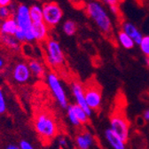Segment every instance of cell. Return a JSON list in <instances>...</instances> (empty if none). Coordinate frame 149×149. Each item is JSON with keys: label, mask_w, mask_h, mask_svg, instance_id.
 <instances>
[{"label": "cell", "mask_w": 149, "mask_h": 149, "mask_svg": "<svg viewBox=\"0 0 149 149\" xmlns=\"http://www.w3.org/2000/svg\"><path fill=\"white\" fill-rule=\"evenodd\" d=\"M42 9L43 20L48 27H54L60 23L63 16V12L57 3H45Z\"/></svg>", "instance_id": "6"}, {"label": "cell", "mask_w": 149, "mask_h": 149, "mask_svg": "<svg viewBox=\"0 0 149 149\" xmlns=\"http://www.w3.org/2000/svg\"><path fill=\"white\" fill-rule=\"evenodd\" d=\"M84 97L87 105L91 110L98 111L101 106L102 89L95 79H91L84 86Z\"/></svg>", "instance_id": "3"}, {"label": "cell", "mask_w": 149, "mask_h": 149, "mask_svg": "<svg viewBox=\"0 0 149 149\" xmlns=\"http://www.w3.org/2000/svg\"><path fill=\"white\" fill-rule=\"evenodd\" d=\"M143 118L145 119V121H149V109H146L144 114H143Z\"/></svg>", "instance_id": "31"}, {"label": "cell", "mask_w": 149, "mask_h": 149, "mask_svg": "<svg viewBox=\"0 0 149 149\" xmlns=\"http://www.w3.org/2000/svg\"><path fill=\"white\" fill-rule=\"evenodd\" d=\"M11 10L8 6H0V18L1 19L7 20V19L11 18Z\"/></svg>", "instance_id": "24"}, {"label": "cell", "mask_w": 149, "mask_h": 149, "mask_svg": "<svg viewBox=\"0 0 149 149\" xmlns=\"http://www.w3.org/2000/svg\"><path fill=\"white\" fill-rule=\"evenodd\" d=\"M3 66H4V61H3V60L1 58H0V68H1Z\"/></svg>", "instance_id": "34"}, {"label": "cell", "mask_w": 149, "mask_h": 149, "mask_svg": "<svg viewBox=\"0 0 149 149\" xmlns=\"http://www.w3.org/2000/svg\"><path fill=\"white\" fill-rule=\"evenodd\" d=\"M86 13L100 30L108 35L112 32V22L104 6L98 1H91L86 5Z\"/></svg>", "instance_id": "1"}, {"label": "cell", "mask_w": 149, "mask_h": 149, "mask_svg": "<svg viewBox=\"0 0 149 149\" xmlns=\"http://www.w3.org/2000/svg\"><path fill=\"white\" fill-rule=\"evenodd\" d=\"M109 9H110V11H111L112 13H114V14H116V15L120 14V12H121V11H120V7H119L118 5L111 6H109Z\"/></svg>", "instance_id": "28"}, {"label": "cell", "mask_w": 149, "mask_h": 149, "mask_svg": "<svg viewBox=\"0 0 149 149\" xmlns=\"http://www.w3.org/2000/svg\"><path fill=\"white\" fill-rule=\"evenodd\" d=\"M6 110V104L5 100V96L2 89L0 88V114L5 113Z\"/></svg>", "instance_id": "25"}, {"label": "cell", "mask_w": 149, "mask_h": 149, "mask_svg": "<svg viewBox=\"0 0 149 149\" xmlns=\"http://www.w3.org/2000/svg\"><path fill=\"white\" fill-rule=\"evenodd\" d=\"M72 108L74 112V114H76L77 117L78 118L79 122L81 123V124H85L88 123L89 116L81 107H79L77 104H74V105H72Z\"/></svg>", "instance_id": "18"}, {"label": "cell", "mask_w": 149, "mask_h": 149, "mask_svg": "<svg viewBox=\"0 0 149 149\" xmlns=\"http://www.w3.org/2000/svg\"><path fill=\"white\" fill-rule=\"evenodd\" d=\"M14 19L17 22L18 28L21 29L24 32L26 41L30 42L35 40L32 31L33 22L31 21V18L29 15V8L25 5L19 6Z\"/></svg>", "instance_id": "5"}, {"label": "cell", "mask_w": 149, "mask_h": 149, "mask_svg": "<svg viewBox=\"0 0 149 149\" xmlns=\"http://www.w3.org/2000/svg\"><path fill=\"white\" fill-rule=\"evenodd\" d=\"M146 63L149 66V56H147V57H146Z\"/></svg>", "instance_id": "35"}, {"label": "cell", "mask_w": 149, "mask_h": 149, "mask_svg": "<svg viewBox=\"0 0 149 149\" xmlns=\"http://www.w3.org/2000/svg\"><path fill=\"white\" fill-rule=\"evenodd\" d=\"M68 117L73 125H74V126H80L81 125V123L79 122L78 118L77 117L76 114H74V112L72 108V106L68 107Z\"/></svg>", "instance_id": "22"}, {"label": "cell", "mask_w": 149, "mask_h": 149, "mask_svg": "<svg viewBox=\"0 0 149 149\" xmlns=\"http://www.w3.org/2000/svg\"><path fill=\"white\" fill-rule=\"evenodd\" d=\"M48 29L49 27L45 23V22H33L32 31L34 38L36 41H45L48 36Z\"/></svg>", "instance_id": "12"}, {"label": "cell", "mask_w": 149, "mask_h": 149, "mask_svg": "<svg viewBox=\"0 0 149 149\" xmlns=\"http://www.w3.org/2000/svg\"><path fill=\"white\" fill-rule=\"evenodd\" d=\"M117 38H118L119 43L125 49L130 50V49H132L134 47V45H135V43H134L133 39L130 36H128L125 32H123V30L118 33Z\"/></svg>", "instance_id": "16"}, {"label": "cell", "mask_w": 149, "mask_h": 149, "mask_svg": "<svg viewBox=\"0 0 149 149\" xmlns=\"http://www.w3.org/2000/svg\"><path fill=\"white\" fill-rule=\"evenodd\" d=\"M46 52L48 62L54 68L61 66L64 62V54L60 44L53 39H49L46 43Z\"/></svg>", "instance_id": "8"}, {"label": "cell", "mask_w": 149, "mask_h": 149, "mask_svg": "<svg viewBox=\"0 0 149 149\" xmlns=\"http://www.w3.org/2000/svg\"><path fill=\"white\" fill-rule=\"evenodd\" d=\"M6 149H21V148H20V146H14V145H10Z\"/></svg>", "instance_id": "33"}, {"label": "cell", "mask_w": 149, "mask_h": 149, "mask_svg": "<svg viewBox=\"0 0 149 149\" xmlns=\"http://www.w3.org/2000/svg\"><path fill=\"white\" fill-rule=\"evenodd\" d=\"M72 91H73L74 97V99H76L77 104L85 111V113L90 117L91 116L92 110L89 107V106L86 103L85 97H84V86H82V84L79 83H74L72 85Z\"/></svg>", "instance_id": "9"}, {"label": "cell", "mask_w": 149, "mask_h": 149, "mask_svg": "<svg viewBox=\"0 0 149 149\" xmlns=\"http://www.w3.org/2000/svg\"><path fill=\"white\" fill-rule=\"evenodd\" d=\"M15 38L19 41V42H24V41H26V37H25V34H24V32L21 29H17V30H16V32H15V34H14V36H13Z\"/></svg>", "instance_id": "26"}, {"label": "cell", "mask_w": 149, "mask_h": 149, "mask_svg": "<svg viewBox=\"0 0 149 149\" xmlns=\"http://www.w3.org/2000/svg\"><path fill=\"white\" fill-rule=\"evenodd\" d=\"M29 70L32 74H34L35 76H37V77H41L44 74V68L43 66L41 65V63L39 61H37L36 60H32L29 61Z\"/></svg>", "instance_id": "19"}, {"label": "cell", "mask_w": 149, "mask_h": 149, "mask_svg": "<svg viewBox=\"0 0 149 149\" xmlns=\"http://www.w3.org/2000/svg\"><path fill=\"white\" fill-rule=\"evenodd\" d=\"M139 47H140L141 52L145 55L149 56V36H143L142 41L139 45Z\"/></svg>", "instance_id": "23"}, {"label": "cell", "mask_w": 149, "mask_h": 149, "mask_svg": "<svg viewBox=\"0 0 149 149\" xmlns=\"http://www.w3.org/2000/svg\"><path fill=\"white\" fill-rule=\"evenodd\" d=\"M110 129L116 132L123 142H127L130 135V123L124 111L116 108L110 115Z\"/></svg>", "instance_id": "2"}, {"label": "cell", "mask_w": 149, "mask_h": 149, "mask_svg": "<svg viewBox=\"0 0 149 149\" xmlns=\"http://www.w3.org/2000/svg\"><path fill=\"white\" fill-rule=\"evenodd\" d=\"M30 70L25 63H19L15 66L13 73L14 80L18 83H25L30 77Z\"/></svg>", "instance_id": "10"}, {"label": "cell", "mask_w": 149, "mask_h": 149, "mask_svg": "<svg viewBox=\"0 0 149 149\" xmlns=\"http://www.w3.org/2000/svg\"><path fill=\"white\" fill-rule=\"evenodd\" d=\"M18 29L17 22L14 18H9L1 25V33L6 36H14L16 30Z\"/></svg>", "instance_id": "15"}, {"label": "cell", "mask_w": 149, "mask_h": 149, "mask_svg": "<svg viewBox=\"0 0 149 149\" xmlns=\"http://www.w3.org/2000/svg\"><path fill=\"white\" fill-rule=\"evenodd\" d=\"M11 4V0H0V6H8Z\"/></svg>", "instance_id": "30"}, {"label": "cell", "mask_w": 149, "mask_h": 149, "mask_svg": "<svg viewBox=\"0 0 149 149\" xmlns=\"http://www.w3.org/2000/svg\"><path fill=\"white\" fill-rule=\"evenodd\" d=\"M76 142L80 149H89L93 144V137L89 132H84L76 138Z\"/></svg>", "instance_id": "14"}, {"label": "cell", "mask_w": 149, "mask_h": 149, "mask_svg": "<svg viewBox=\"0 0 149 149\" xmlns=\"http://www.w3.org/2000/svg\"><path fill=\"white\" fill-rule=\"evenodd\" d=\"M122 28H123V31L132 37L136 45H140L142 38H143V36L134 24H132V22H124Z\"/></svg>", "instance_id": "13"}, {"label": "cell", "mask_w": 149, "mask_h": 149, "mask_svg": "<svg viewBox=\"0 0 149 149\" xmlns=\"http://www.w3.org/2000/svg\"><path fill=\"white\" fill-rule=\"evenodd\" d=\"M60 145L61 146H67V140H66V139H64V138H61L60 139Z\"/></svg>", "instance_id": "32"}, {"label": "cell", "mask_w": 149, "mask_h": 149, "mask_svg": "<svg viewBox=\"0 0 149 149\" xmlns=\"http://www.w3.org/2000/svg\"><path fill=\"white\" fill-rule=\"evenodd\" d=\"M104 3L108 5L109 6H116V5H118L119 6V3L121 1H123V0H103Z\"/></svg>", "instance_id": "29"}, {"label": "cell", "mask_w": 149, "mask_h": 149, "mask_svg": "<svg viewBox=\"0 0 149 149\" xmlns=\"http://www.w3.org/2000/svg\"><path fill=\"white\" fill-rule=\"evenodd\" d=\"M36 132L43 139H51L57 134V125L54 120L47 114H39L35 121Z\"/></svg>", "instance_id": "4"}, {"label": "cell", "mask_w": 149, "mask_h": 149, "mask_svg": "<svg viewBox=\"0 0 149 149\" xmlns=\"http://www.w3.org/2000/svg\"><path fill=\"white\" fill-rule=\"evenodd\" d=\"M2 42L12 49H14V50L19 49V41L15 38L13 36L3 35L2 36Z\"/></svg>", "instance_id": "20"}, {"label": "cell", "mask_w": 149, "mask_h": 149, "mask_svg": "<svg viewBox=\"0 0 149 149\" xmlns=\"http://www.w3.org/2000/svg\"><path fill=\"white\" fill-rule=\"evenodd\" d=\"M47 82H48V85L52 92L53 96L55 97L56 100H57V101L59 102L61 107L63 108L68 107V99L66 96L65 91H64L58 77L53 73H50L47 77Z\"/></svg>", "instance_id": "7"}, {"label": "cell", "mask_w": 149, "mask_h": 149, "mask_svg": "<svg viewBox=\"0 0 149 149\" xmlns=\"http://www.w3.org/2000/svg\"><path fill=\"white\" fill-rule=\"evenodd\" d=\"M20 146L21 149H35L33 147V146L29 142H28L26 140H22L20 142V146Z\"/></svg>", "instance_id": "27"}, {"label": "cell", "mask_w": 149, "mask_h": 149, "mask_svg": "<svg viewBox=\"0 0 149 149\" xmlns=\"http://www.w3.org/2000/svg\"><path fill=\"white\" fill-rule=\"evenodd\" d=\"M105 138L108 144L114 149H126V143L111 129H107L105 132Z\"/></svg>", "instance_id": "11"}, {"label": "cell", "mask_w": 149, "mask_h": 149, "mask_svg": "<svg viewBox=\"0 0 149 149\" xmlns=\"http://www.w3.org/2000/svg\"><path fill=\"white\" fill-rule=\"evenodd\" d=\"M63 31L67 36H73L77 32V24L71 20H68L63 24Z\"/></svg>", "instance_id": "21"}, {"label": "cell", "mask_w": 149, "mask_h": 149, "mask_svg": "<svg viewBox=\"0 0 149 149\" xmlns=\"http://www.w3.org/2000/svg\"><path fill=\"white\" fill-rule=\"evenodd\" d=\"M29 15L33 22H44L43 20V9L39 6L34 5L29 7Z\"/></svg>", "instance_id": "17"}]
</instances>
